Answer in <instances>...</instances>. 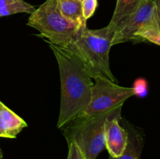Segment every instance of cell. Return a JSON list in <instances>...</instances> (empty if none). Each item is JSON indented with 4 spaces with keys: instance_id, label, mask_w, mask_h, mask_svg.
I'll return each instance as SVG.
<instances>
[{
    "instance_id": "cell-1",
    "label": "cell",
    "mask_w": 160,
    "mask_h": 159,
    "mask_svg": "<svg viewBox=\"0 0 160 159\" xmlns=\"http://www.w3.org/2000/svg\"><path fill=\"white\" fill-rule=\"evenodd\" d=\"M55 55L59 70L61 99L57 127H65L78 118L92 99L93 78L81 62L67 49L48 43Z\"/></svg>"
},
{
    "instance_id": "cell-2",
    "label": "cell",
    "mask_w": 160,
    "mask_h": 159,
    "mask_svg": "<svg viewBox=\"0 0 160 159\" xmlns=\"http://www.w3.org/2000/svg\"><path fill=\"white\" fill-rule=\"evenodd\" d=\"M113 34L108 26L97 30L81 26L65 49L78 59L92 78H103L117 84L109 65Z\"/></svg>"
},
{
    "instance_id": "cell-3",
    "label": "cell",
    "mask_w": 160,
    "mask_h": 159,
    "mask_svg": "<svg viewBox=\"0 0 160 159\" xmlns=\"http://www.w3.org/2000/svg\"><path fill=\"white\" fill-rule=\"evenodd\" d=\"M27 24L39 31L38 37L62 48L70 44L81 28L62 15L59 0H46L30 14Z\"/></svg>"
},
{
    "instance_id": "cell-4",
    "label": "cell",
    "mask_w": 160,
    "mask_h": 159,
    "mask_svg": "<svg viewBox=\"0 0 160 159\" xmlns=\"http://www.w3.org/2000/svg\"><path fill=\"white\" fill-rule=\"evenodd\" d=\"M113 117H121V111L74 120L65 126L63 134L68 143L78 145L86 159H95L106 147L105 123Z\"/></svg>"
},
{
    "instance_id": "cell-5",
    "label": "cell",
    "mask_w": 160,
    "mask_h": 159,
    "mask_svg": "<svg viewBox=\"0 0 160 159\" xmlns=\"http://www.w3.org/2000/svg\"><path fill=\"white\" fill-rule=\"evenodd\" d=\"M94 80L95 83L90 104L77 119H84L99 114L121 111L123 103L135 95L134 87H122L103 78L98 77Z\"/></svg>"
},
{
    "instance_id": "cell-6",
    "label": "cell",
    "mask_w": 160,
    "mask_h": 159,
    "mask_svg": "<svg viewBox=\"0 0 160 159\" xmlns=\"http://www.w3.org/2000/svg\"><path fill=\"white\" fill-rule=\"evenodd\" d=\"M158 23L153 0H143L135 12L130 16L114 33L112 46L128 41L137 42V34L144 27Z\"/></svg>"
},
{
    "instance_id": "cell-7",
    "label": "cell",
    "mask_w": 160,
    "mask_h": 159,
    "mask_svg": "<svg viewBox=\"0 0 160 159\" xmlns=\"http://www.w3.org/2000/svg\"><path fill=\"white\" fill-rule=\"evenodd\" d=\"M120 117H113L105 123L106 147L109 156L112 157L121 156L128 144V131L120 126Z\"/></svg>"
},
{
    "instance_id": "cell-8",
    "label": "cell",
    "mask_w": 160,
    "mask_h": 159,
    "mask_svg": "<svg viewBox=\"0 0 160 159\" xmlns=\"http://www.w3.org/2000/svg\"><path fill=\"white\" fill-rule=\"evenodd\" d=\"M27 126L21 117L0 101V137L16 138Z\"/></svg>"
},
{
    "instance_id": "cell-9",
    "label": "cell",
    "mask_w": 160,
    "mask_h": 159,
    "mask_svg": "<svg viewBox=\"0 0 160 159\" xmlns=\"http://www.w3.org/2000/svg\"><path fill=\"white\" fill-rule=\"evenodd\" d=\"M142 2L143 0H117L113 15L107 25L113 35L127 19L135 12Z\"/></svg>"
},
{
    "instance_id": "cell-10",
    "label": "cell",
    "mask_w": 160,
    "mask_h": 159,
    "mask_svg": "<svg viewBox=\"0 0 160 159\" xmlns=\"http://www.w3.org/2000/svg\"><path fill=\"white\" fill-rule=\"evenodd\" d=\"M59 9L68 20L80 27L86 26L87 20L83 15L82 1L81 0H59Z\"/></svg>"
},
{
    "instance_id": "cell-11",
    "label": "cell",
    "mask_w": 160,
    "mask_h": 159,
    "mask_svg": "<svg viewBox=\"0 0 160 159\" xmlns=\"http://www.w3.org/2000/svg\"><path fill=\"white\" fill-rule=\"evenodd\" d=\"M34 10V6L23 0H0V17L20 12L31 14Z\"/></svg>"
},
{
    "instance_id": "cell-12",
    "label": "cell",
    "mask_w": 160,
    "mask_h": 159,
    "mask_svg": "<svg viewBox=\"0 0 160 159\" xmlns=\"http://www.w3.org/2000/svg\"><path fill=\"white\" fill-rule=\"evenodd\" d=\"M128 144L124 152L118 157H112L109 156V159H141L142 150V139L139 134L128 131Z\"/></svg>"
},
{
    "instance_id": "cell-13",
    "label": "cell",
    "mask_w": 160,
    "mask_h": 159,
    "mask_svg": "<svg viewBox=\"0 0 160 159\" xmlns=\"http://www.w3.org/2000/svg\"><path fill=\"white\" fill-rule=\"evenodd\" d=\"M147 41L160 46V27L158 24L147 26L137 34V42Z\"/></svg>"
},
{
    "instance_id": "cell-14",
    "label": "cell",
    "mask_w": 160,
    "mask_h": 159,
    "mask_svg": "<svg viewBox=\"0 0 160 159\" xmlns=\"http://www.w3.org/2000/svg\"><path fill=\"white\" fill-rule=\"evenodd\" d=\"M98 6L97 0H82L83 15L86 20L92 17Z\"/></svg>"
},
{
    "instance_id": "cell-15",
    "label": "cell",
    "mask_w": 160,
    "mask_h": 159,
    "mask_svg": "<svg viewBox=\"0 0 160 159\" xmlns=\"http://www.w3.org/2000/svg\"><path fill=\"white\" fill-rule=\"evenodd\" d=\"M69 152L67 159H85L84 154L74 142L68 143Z\"/></svg>"
},
{
    "instance_id": "cell-16",
    "label": "cell",
    "mask_w": 160,
    "mask_h": 159,
    "mask_svg": "<svg viewBox=\"0 0 160 159\" xmlns=\"http://www.w3.org/2000/svg\"><path fill=\"white\" fill-rule=\"evenodd\" d=\"M134 89L135 91V95H139L141 97L145 96L147 93L146 82L143 79L139 80L137 82H135Z\"/></svg>"
},
{
    "instance_id": "cell-17",
    "label": "cell",
    "mask_w": 160,
    "mask_h": 159,
    "mask_svg": "<svg viewBox=\"0 0 160 159\" xmlns=\"http://www.w3.org/2000/svg\"><path fill=\"white\" fill-rule=\"evenodd\" d=\"M156 6V17H157V21L159 23V26L160 27V0H153Z\"/></svg>"
},
{
    "instance_id": "cell-18",
    "label": "cell",
    "mask_w": 160,
    "mask_h": 159,
    "mask_svg": "<svg viewBox=\"0 0 160 159\" xmlns=\"http://www.w3.org/2000/svg\"><path fill=\"white\" fill-rule=\"evenodd\" d=\"M2 150L0 149V159H2Z\"/></svg>"
},
{
    "instance_id": "cell-19",
    "label": "cell",
    "mask_w": 160,
    "mask_h": 159,
    "mask_svg": "<svg viewBox=\"0 0 160 159\" xmlns=\"http://www.w3.org/2000/svg\"><path fill=\"white\" fill-rule=\"evenodd\" d=\"M81 1H82V0H81Z\"/></svg>"
},
{
    "instance_id": "cell-20",
    "label": "cell",
    "mask_w": 160,
    "mask_h": 159,
    "mask_svg": "<svg viewBox=\"0 0 160 159\" xmlns=\"http://www.w3.org/2000/svg\"></svg>"
},
{
    "instance_id": "cell-21",
    "label": "cell",
    "mask_w": 160,
    "mask_h": 159,
    "mask_svg": "<svg viewBox=\"0 0 160 159\" xmlns=\"http://www.w3.org/2000/svg\"><path fill=\"white\" fill-rule=\"evenodd\" d=\"M85 159H86V158H85Z\"/></svg>"
}]
</instances>
